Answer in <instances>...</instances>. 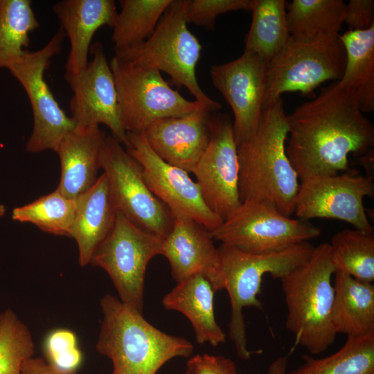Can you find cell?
Instances as JSON below:
<instances>
[{"instance_id": "1", "label": "cell", "mask_w": 374, "mask_h": 374, "mask_svg": "<svg viewBox=\"0 0 374 374\" xmlns=\"http://www.w3.org/2000/svg\"><path fill=\"white\" fill-rule=\"evenodd\" d=\"M286 153L300 180L348 170V155L374 145V127L355 97L339 81L287 114Z\"/></svg>"}, {"instance_id": "2", "label": "cell", "mask_w": 374, "mask_h": 374, "mask_svg": "<svg viewBox=\"0 0 374 374\" xmlns=\"http://www.w3.org/2000/svg\"><path fill=\"white\" fill-rule=\"evenodd\" d=\"M287 114L282 98L262 107L253 136L237 145L241 202L256 200L294 213L299 178L286 153Z\"/></svg>"}, {"instance_id": "3", "label": "cell", "mask_w": 374, "mask_h": 374, "mask_svg": "<svg viewBox=\"0 0 374 374\" xmlns=\"http://www.w3.org/2000/svg\"><path fill=\"white\" fill-rule=\"evenodd\" d=\"M100 305L103 318L96 348L112 361L110 374H156L171 359L193 352L190 341L161 331L112 294Z\"/></svg>"}, {"instance_id": "4", "label": "cell", "mask_w": 374, "mask_h": 374, "mask_svg": "<svg viewBox=\"0 0 374 374\" xmlns=\"http://www.w3.org/2000/svg\"><path fill=\"white\" fill-rule=\"evenodd\" d=\"M335 271L329 244L323 242L280 279L287 312L285 326L296 344L312 354L326 350L337 335L332 320Z\"/></svg>"}, {"instance_id": "5", "label": "cell", "mask_w": 374, "mask_h": 374, "mask_svg": "<svg viewBox=\"0 0 374 374\" xmlns=\"http://www.w3.org/2000/svg\"><path fill=\"white\" fill-rule=\"evenodd\" d=\"M314 249L309 242L268 254L248 253L224 245L218 247V265L211 283L215 292L224 289L228 292L231 306L229 337L242 359H249L252 354L247 346L242 310L246 307L262 309L258 295L263 276L269 274L274 278H282L306 261Z\"/></svg>"}, {"instance_id": "6", "label": "cell", "mask_w": 374, "mask_h": 374, "mask_svg": "<svg viewBox=\"0 0 374 374\" xmlns=\"http://www.w3.org/2000/svg\"><path fill=\"white\" fill-rule=\"evenodd\" d=\"M188 4V0H172L146 40L116 50L114 56L136 67L165 72L175 84L186 87L196 101L215 112L222 105L204 93L196 78L202 46L187 27Z\"/></svg>"}, {"instance_id": "7", "label": "cell", "mask_w": 374, "mask_h": 374, "mask_svg": "<svg viewBox=\"0 0 374 374\" xmlns=\"http://www.w3.org/2000/svg\"><path fill=\"white\" fill-rule=\"evenodd\" d=\"M345 64L346 53L339 35H320L307 41L290 37L267 62L263 107L286 92L313 95L326 81L340 80Z\"/></svg>"}, {"instance_id": "8", "label": "cell", "mask_w": 374, "mask_h": 374, "mask_svg": "<svg viewBox=\"0 0 374 374\" xmlns=\"http://www.w3.org/2000/svg\"><path fill=\"white\" fill-rule=\"evenodd\" d=\"M209 233L221 245L268 254L309 242L320 235L321 229L308 221L285 216L268 203L247 200Z\"/></svg>"}, {"instance_id": "9", "label": "cell", "mask_w": 374, "mask_h": 374, "mask_svg": "<svg viewBox=\"0 0 374 374\" xmlns=\"http://www.w3.org/2000/svg\"><path fill=\"white\" fill-rule=\"evenodd\" d=\"M121 122L127 132L143 133L155 121L186 115L198 108L171 88L157 70L132 66L116 56L109 62Z\"/></svg>"}, {"instance_id": "10", "label": "cell", "mask_w": 374, "mask_h": 374, "mask_svg": "<svg viewBox=\"0 0 374 374\" xmlns=\"http://www.w3.org/2000/svg\"><path fill=\"white\" fill-rule=\"evenodd\" d=\"M162 240L117 213L113 229L96 247L89 264L103 269L119 300L143 314L146 268L153 257L161 254Z\"/></svg>"}, {"instance_id": "11", "label": "cell", "mask_w": 374, "mask_h": 374, "mask_svg": "<svg viewBox=\"0 0 374 374\" xmlns=\"http://www.w3.org/2000/svg\"><path fill=\"white\" fill-rule=\"evenodd\" d=\"M117 213L143 230L164 238L174 215L146 184L140 164L112 135H105L100 154Z\"/></svg>"}, {"instance_id": "12", "label": "cell", "mask_w": 374, "mask_h": 374, "mask_svg": "<svg viewBox=\"0 0 374 374\" xmlns=\"http://www.w3.org/2000/svg\"><path fill=\"white\" fill-rule=\"evenodd\" d=\"M65 36L60 28L44 47L35 51L26 50L8 69L24 89L31 105L33 128L26 145L30 153L55 152L62 139L77 125L60 107L44 79L51 59L61 52Z\"/></svg>"}, {"instance_id": "13", "label": "cell", "mask_w": 374, "mask_h": 374, "mask_svg": "<svg viewBox=\"0 0 374 374\" xmlns=\"http://www.w3.org/2000/svg\"><path fill=\"white\" fill-rule=\"evenodd\" d=\"M366 197H374L371 175L312 177L301 180L294 213L303 220L333 219L346 222L354 229L373 232L364 206Z\"/></svg>"}, {"instance_id": "14", "label": "cell", "mask_w": 374, "mask_h": 374, "mask_svg": "<svg viewBox=\"0 0 374 374\" xmlns=\"http://www.w3.org/2000/svg\"><path fill=\"white\" fill-rule=\"evenodd\" d=\"M127 152L140 164L144 180L152 193L173 215L190 218L212 231L223 219L205 204L199 186L186 170L161 159L143 133L127 132Z\"/></svg>"}, {"instance_id": "15", "label": "cell", "mask_w": 374, "mask_h": 374, "mask_svg": "<svg viewBox=\"0 0 374 374\" xmlns=\"http://www.w3.org/2000/svg\"><path fill=\"white\" fill-rule=\"evenodd\" d=\"M210 125L209 143L193 173L205 204L224 220L242 203L238 148L229 115L213 112Z\"/></svg>"}, {"instance_id": "16", "label": "cell", "mask_w": 374, "mask_h": 374, "mask_svg": "<svg viewBox=\"0 0 374 374\" xmlns=\"http://www.w3.org/2000/svg\"><path fill=\"white\" fill-rule=\"evenodd\" d=\"M93 58L81 72L64 78L73 92L71 117L78 126L106 125L112 136L125 147L128 145L118 109L116 84L101 42L90 48Z\"/></svg>"}, {"instance_id": "17", "label": "cell", "mask_w": 374, "mask_h": 374, "mask_svg": "<svg viewBox=\"0 0 374 374\" xmlns=\"http://www.w3.org/2000/svg\"><path fill=\"white\" fill-rule=\"evenodd\" d=\"M267 62L244 52L238 58L215 64L210 70L213 84L230 105L237 145L256 131L263 107Z\"/></svg>"}, {"instance_id": "18", "label": "cell", "mask_w": 374, "mask_h": 374, "mask_svg": "<svg viewBox=\"0 0 374 374\" xmlns=\"http://www.w3.org/2000/svg\"><path fill=\"white\" fill-rule=\"evenodd\" d=\"M212 113L201 105L186 115L159 119L143 133L152 150L161 159L193 172L209 143Z\"/></svg>"}, {"instance_id": "19", "label": "cell", "mask_w": 374, "mask_h": 374, "mask_svg": "<svg viewBox=\"0 0 374 374\" xmlns=\"http://www.w3.org/2000/svg\"><path fill=\"white\" fill-rule=\"evenodd\" d=\"M204 226L180 215H174L172 227L162 240L161 255L169 262L177 283L196 274L211 282L219 262V251Z\"/></svg>"}, {"instance_id": "20", "label": "cell", "mask_w": 374, "mask_h": 374, "mask_svg": "<svg viewBox=\"0 0 374 374\" xmlns=\"http://www.w3.org/2000/svg\"><path fill=\"white\" fill-rule=\"evenodd\" d=\"M53 11L70 42L65 74H77L88 64L94 33L103 26H114L116 3L113 0H62L53 4Z\"/></svg>"}, {"instance_id": "21", "label": "cell", "mask_w": 374, "mask_h": 374, "mask_svg": "<svg viewBox=\"0 0 374 374\" xmlns=\"http://www.w3.org/2000/svg\"><path fill=\"white\" fill-rule=\"evenodd\" d=\"M105 134L99 126H78L60 141L55 152L61 164L57 188L63 195L75 199L96 181Z\"/></svg>"}, {"instance_id": "22", "label": "cell", "mask_w": 374, "mask_h": 374, "mask_svg": "<svg viewBox=\"0 0 374 374\" xmlns=\"http://www.w3.org/2000/svg\"><path fill=\"white\" fill-rule=\"evenodd\" d=\"M75 204L71 238L77 242L79 264L84 267L113 229L117 215L104 172L89 189L75 198Z\"/></svg>"}, {"instance_id": "23", "label": "cell", "mask_w": 374, "mask_h": 374, "mask_svg": "<svg viewBox=\"0 0 374 374\" xmlns=\"http://www.w3.org/2000/svg\"><path fill=\"white\" fill-rule=\"evenodd\" d=\"M215 293L207 277L196 274L177 283L162 304L166 310L179 311L188 319L199 344L217 346L225 342L226 336L215 319Z\"/></svg>"}, {"instance_id": "24", "label": "cell", "mask_w": 374, "mask_h": 374, "mask_svg": "<svg viewBox=\"0 0 374 374\" xmlns=\"http://www.w3.org/2000/svg\"><path fill=\"white\" fill-rule=\"evenodd\" d=\"M332 320L337 332L348 337L374 333V285L341 271L334 273Z\"/></svg>"}, {"instance_id": "25", "label": "cell", "mask_w": 374, "mask_h": 374, "mask_svg": "<svg viewBox=\"0 0 374 374\" xmlns=\"http://www.w3.org/2000/svg\"><path fill=\"white\" fill-rule=\"evenodd\" d=\"M339 37L346 53L339 84L355 97L364 112L374 110V25L366 30H348Z\"/></svg>"}, {"instance_id": "26", "label": "cell", "mask_w": 374, "mask_h": 374, "mask_svg": "<svg viewBox=\"0 0 374 374\" xmlns=\"http://www.w3.org/2000/svg\"><path fill=\"white\" fill-rule=\"evenodd\" d=\"M252 19L246 36L244 52L268 62L286 44L290 35L285 0H253Z\"/></svg>"}, {"instance_id": "27", "label": "cell", "mask_w": 374, "mask_h": 374, "mask_svg": "<svg viewBox=\"0 0 374 374\" xmlns=\"http://www.w3.org/2000/svg\"><path fill=\"white\" fill-rule=\"evenodd\" d=\"M345 4L343 0H292L286 12L290 37L307 41L320 35H339Z\"/></svg>"}, {"instance_id": "28", "label": "cell", "mask_w": 374, "mask_h": 374, "mask_svg": "<svg viewBox=\"0 0 374 374\" xmlns=\"http://www.w3.org/2000/svg\"><path fill=\"white\" fill-rule=\"evenodd\" d=\"M289 374H374V333L347 338L335 353L322 358L305 355Z\"/></svg>"}, {"instance_id": "29", "label": "cell", "mask_w": 374, "mask_h": 374, "mask_svg": "<svg viewBox=\"0 0 374 374\" xmlns=\"http://www.w3.org/2000/svg\"><path fill=\"white\" fill-rule=\"evenodd\" d=\"M172 0H121L112 41L114 50L143 42L154 31Z\"/></svg>"}, {"instance_id": "30", "label": "cell", "mask_w": 374, "mask_h": 374, "mask_svg": "<svg viewBox=\"0 0 374 374\" xmlns=\"http://www.w3.org/2000/svg\"><path fill=\"white\" fill-rule=\"evenodd\" d=\"M39 26L30 0H3L0 10V69L18 62Z\"/></svg>"}, {"instance_id": "31", "label": "cell", "mask_w": 374, "mask_h": 374, "mask_svg": "<svg viewBox=\"0 0 374 374\" xmlns=\"http://www.w3.org/2000/svg\"><path fill=\"white\" fill-rule=\"evenodd\" d=\"M335 271L361 281H374V233L357 229L336 233L328 243Z\"/></svg>"}, {"instance_id": "32", "label": "cell", "mask_w": 374, "mask_h": 374, "mask_svg": "<svg viewBox=\"0 0 374 374\" xmlns=\"http://www.w3.org/2000/svg\"><path fill=\"white\" fill-rule=\"evenodd\" d=\"M75 208V199L68 198L55 189L30 204L14 208L12 218L32 223L50 234L71 238Z\"/></svg>"}, {"instance_id": "33", "label": "cell", "mask_w": 374, "mask_h": 374, "mask_svg": "<svg viewBox=\"0 0 374 374\" xmlns=\"http://www.w3.org/2000/svg\"><path fill=\"white\" fill-rule=\"evenodd\" d=\"M35 344L28 327L10 309L0 314V374H21L33 357Z\"/></svg>"}, {"instance_id": "34", "label": "cell", "mask_w": 374, "mask_h": 374, "mask_svg": "<svg viewBox=\"0 0 374 374\" xmlns=\"http://www.w3.org/2000/svg\"><path fill=\"white\" fill-rule=\"evenodd\" d=\"M44 350L46 361L65 372L76 373L82 361L75 334L66 328L49 332L44 339Z\"/></svg>"}, {"instance_id": "35", "label": "cell", "mask_w": 374, "mask_h": 374, "mask_svg": "<svg viewBox=\"0 0 374 374\" xmlns=\"http://www.w3.org/2000/svg\"><path fill=\"white\" fill-rule=\"evenodd\" d=\"M253 0H188L187 24L213 30L217 16L231 11L251 10Z\"/></svg>"}, {"instance_id": "36", "label": "cell", "mask_w": 374, "mask_h": 374, "mask_svg": "<svg viewBox=\"0 0 374 374\" xmlns=\"http://www.w3.org/2000/svg\"><path fill=\"white\" fill-rule=\"evenodd\" d=\"M185 374H237V368L229 358L197 354L188 360Z\"/></svg>"}, {"instance_id": "37", "label": "cell", "mask_w": 374, "mask_h": 374, "mask_svg": "<svg viewBox=\"0 0 374 374\" xmlns=\"http://www.w3.org/2000/svg\"><path fill=\"white\" fill-rule=\"evenodd\" d=\"M344 23L348 30H366L374 25V1L350 0L345 4Z\"/></svg>"}, {"instance_id": "38", "label": "cell", "mask_w": 374, "mask_h": 374, "mask_svg": "<svg viewBox=\"0 0 374 374\" xmlns=\"http://www.w3.org/2000/svg\"><path fill=\"white\" fill-rule=\"evenodd\" d=\"M21 374H77L61 371L41 357H30L24 361Z\"/></svg>"}, {"instance_id": "39", "label": "cell", "mask_w": 374, "mask_h": 374, "mask_svg": "<svg viewBox=\"0 0 374 374\" xmlns=\"http://www.w3.org/2000/svg\"><path fill=\"white\" fill-rule=\"evenodd\" d=\"M287 357H279L270 364L267 374H288L287 373Z\"/></svg>"}, {"instance_id": "40", "label": "cell", "mask_w": 374, "mask_h": 374, "mask_svg": "<svg viewBox=\"0 0 374 374\" xmlns=\"http://www.w3.org/2000/svg\"><path fill=\"white\" fill-rule=\"evenodd\" d=\"M5 212H6L5 206L2 204H0V216L3 215Z\"/></svg>"}, {"instance_id": "41", "label": "cell", "mask_w": 374, "mask_h": 374, "mask_svg": "<svg viewBox=\"0 0 374 374\" xmlns=\"http://www.w3.org/2000/svg\"><path fill=\"white\" fill-rule=\"evenodd\" d=\"M2 3H3V0H0V10H1V8Z\"/></svg>"}]
</instances>
